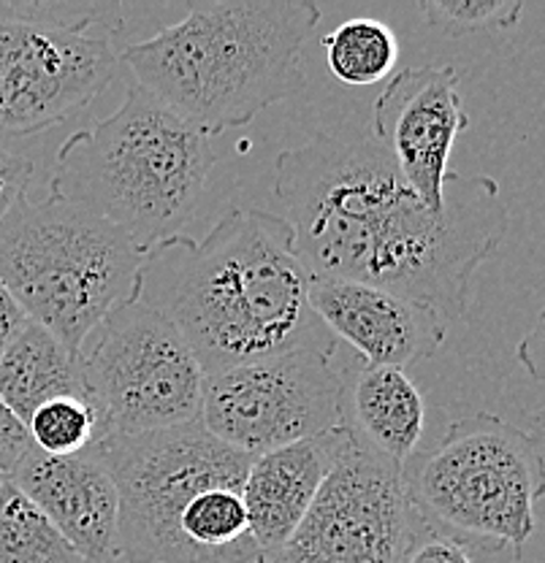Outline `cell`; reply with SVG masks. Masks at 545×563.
Returning a JSON list of instances; mask_svg holds the SVG:
<instances>
[{
  "instance_id": "d4e9b609",
  "label": "cell",
  "mask_w": 545,
  "mask_h": 563,
  "mask_svg": "<svg viewBox=\"0 0 545 563\" xmlns=\"http://www.w3.org/2000/svg\"><path fill=\"white\" fill-rule=\"evenodd\" d=\"M25 322L28 314L22 312L20 303L14 301V296H11V292L6 290L3 282H0V352L9 347L11 339L25 328Z\"/></svg>"
},
{
  "instance_id": "9a60e30c",
  "label": "cell",
  "mask_w": 545,
  "mask_h": 563,
  "mask_svg": "<svg viewBox=\"0 0 545 563\" xmlns=\"http://www.w3.org/2000/svg\"><path fill=\"white\" fill-rule=\"evenodd\" d=\"M348 439V428L339 426L250 461L242 498L261 559L288 542Z\"/></svg>"
},
{
  "instance_id": "277c9868",
  "label": "cell",
  "mask_w": 545,
  "mask_h": 563,
  "mask_svg": "<svg viewBox=\"0 0 545 563\" xmlns=\"http://www.w3.org/2000/svg\"><path fill=\"white\" fill-rule=\"evenodd\" d=\"M215 163L212 139L131 81L115 114L63 141L50 196L111 222L146 252L190 220Z\"/></svg>"
},
{
  "instance_id": "ac0fdd59",
  "label": "cell",
  "mask_w": 545,
  "mask_h": 563,
  "mask_svg": "<svg viewBox=\"0 0 545 563\" xmlns=\"http://www.w3.org/2000/svg\"><path fill=\"white\" fill-rule=\"evenodd\" d=\"M326 68L348 87H372L394 76L400 38L385 22L353 16L324 38Z\"/></svg>"
},
{
  "instance_id": "30bf717a",
  "label": "cell",
  "mask_w": 545,
  "mask_h": 563,
  "mask_svg": "<svg viewBox=\"0 0 545 563\" xmlns=\"http://www.w3.org/2000/svg\"><path fill=\"white\" fill-rule=\"evenodd\" d=\"M198 422L237 453H272L342 426V374L309 350L220 368L204 377Z\"/></svg>"
},
{
  "instance_id": "8fae6325",
  "label": "cell",
  "mask_w": 545,
  "mask_h": 563,
  "mask_svg": "<svg viewBox=\"0 0 545 563\" xmlns=\"http://www.w3.org/2000/svg\"><path fill=\"white\" fill-rule=\"evenodd\" d=\"M424 531L402 466L350 433L302 523L261 563H402Z\"/></svg>"
},
{
  "instance_id": "5b68a950",
  "label": "cell",
  "mask_w": 545,
  "mask_h": 563,
  "mask_svg": "<svg viewBox=\"0 0 545 563\" xmlns=\"http://www.w3.org/2000/svg\"><path fill=\"white\" fill-rule=\"evenodd\" d=\"M142 257L120 228L55 196H22L0 220V282L74 355L131 301Z\"/></svg>"
},
{
  "instance_id": "3957f363",
  "label": "cell",
  "mask_w": 545,
  "mask_h": 563,
  "mask_svg": "<svg viewBox=\"0 0 545 563\" xmlns=\"http://www.w3.org/2000/svg\"><path fill=\"white\" fill-rule=\"evenodd\" d=\"M320 22L309 0L190 3L185 20L120 52L133 81L215 139L253 122L302 81V49Z\"/></svg>"
},
{
  "instance_id": "8992f818",
  "label": "cell",
  "mask_w": 545,
  "mask_h": 563,
  "mask_svg": "<svg viewBox=\"0 0 545 563\" xmlns=\"http://www.w3.org/2000/svg\"><path fill=\"white\" fill-rule=\"evenodd\" d=\"M402 483L429 533L467 553L510 548L519 559L545 488L541 439L497 415H470L448 426L435 448L410 455Z\"/></svg>"
},
{
  "instance_id": "7402d4cb",
  "label": "cell",
  "mask_w": 545,
  "mask_h": 563,
  "mask_svg": "<svg viewBox=\"0 0 545 563\" xmlns=\"http://www.w3.org/2000/svg\"><path fill=\"white\" fill-rule=\"evenodd\" d=\"M33 179V163L28 157L17 155L9 146L0 144V220L9 214V209L28 196V185Z\"/></svg>"
},
{
  "instance_id": "7c38bea8",
  "label": "cell",
  "mask_w": 545,
  "mask_h": 563,
  "mask_svg": "<svg viewBox=\"0 0 545 563\" xmlns=\"http://www.w3.org/2000/svg\"><path fill=\"white\" fill-rule=\"evenodd\" d=\"M470 128L454 66H421L394 74L374 103V133L404 185L426 209L443 211L448 161Z\"/></svg>"
},
{
  "instance_id": "cb8c5ba5",
  "label": "cell",
  "mask_w": 545,
  "mask_h": 563,
  "mask_svg": "<svg viewBox=\"0 0 545 563\" xmlns=\"http://www.w3.org/2000/svg\"><path fill=\"white\" fill-rule=\"evenodd\" d=\"M402 563H472L470 553L450 539L424 531L407 550Z\"/></svg>"
},
{
  "instance_id": "7a4b0ae2",
  "label": "cell",
  "mask_w": 545,
  "mask_h": 563,
  "mask_svg": "<svg viewBox=\"0 0 545 563\" xmlns=\"http://www.w3.org/2000/svg\"><path fill=\"white\" fill-rule=\"evenodd\" d=\"M133 298L177 328L204 377L293 350H337L309 307L291 225L269 211L231 209L207 236L177 233L150 246Z\"/></svg>"
},
{
  "instance_id": "ffe728a7",
  "label": "cell",
  "mask_w": 545,
  "mask_h": 563,
  "mask_svg": "<svg viewBox=\"0 0 545 563\" xmlns=\"http://www.w3.org/2000/svg\"><path fill=\"white\" fill-rule=\"evenodd\" d=\"M31 444L44 455L72 457L101 439V420L85 396H57L44 401L25 422Z\"/></svg>"
},
{
  "instance_id": "e0dca14e",
  "label": "cell",
  "mask_w": 545,
  "mask_h": 563,
  "mask_svg": "<svg viewBox=\"0 0 545 563\" xmlns=\"http://www.w3.org/2000/svg\"><path fill=\"white\" fill-rule=\"evenodd\" d=\"M57 396H85L79 355L63 347L44 325L28 320L0 352V401L28 422L41 404Z\"/></svg>"
},
{
  "instance_id": "44dd1931",
  "label": "cell",
  "mask_w": 545,
  "mask_h": 563,
  "mask_svg": "<svg viewBox=\"0 0 545 563\" xmlns=\"http://www.w3.org/2000/svg\"><path fill=\"white\" fill-rule=\"evenodd\" d=\"M418 9L432 27L450 35L508 31L524 14L521 0H424Z\"/></svg>"
},
{
  "instance_id": "52a82bcc",
  "label": "cell",
  "mask_w": 545,
  "mask_h": 563,
  "mask_svg": "<svg viewBox=\"0 0 545 563\" xmlns=\"http://www.w3.org/2000/svg\"><path fill=\"white\" fill-rule=\"evenodd\" d=\"M117 488L115 563H174L177 526L201 490L244 479L253 457L218 442L198 420L96 444Z\"/></svg>"
},
{
  "instance_id": "4fadbf2b",
  "label": "cell",
  "mask_w": 545,
  "mask_h": 563,
  "mask_svg": "<svg viewBox=\"0 0 545 563\" xmlns=\"http://www.w3.org/2000/svg\"><path fill=\"white\" fill-rule=\"evenodd\" d=\"M309 307L363 366L404 368L439 352L448 322L426 303L353 279H309Z\"/></svg>"
},
{
  "instance_id": "603a6c76",
  "label": "cell",
  "mask_w": 545,
  "mask_h": 563,
  "mask_svg": "<svg viewBox=\"0 0 545 563\" xmlns=\"http://www.w3.org/2000/svg\"><path fill=\"white\" fill-rule=\"evenodd\" d=\"M28 448H31V437H28L25 422L0 401V474L3 477L14 472Z\"/></svg>"
},
{
  "instance_id": "484cf974",
  "label": "cell",
  "mask_w": 545,
  "mask_h": 563,
  "mask_svg": "<svg viewBox=\"0 0 545 563\" xmlns=\"http://www.w3.org/2000/svg\"><path fill=\"white\" fill-rule=\"evenodd\" d=\"M3 479H6V477H3V474H0V485H3Z\"/></svg>"
},
{
  "instance_id": "9c48e42d",
  "label": "cell",
  "mask_w": 545,
  "mask_h": 563,
  "mask_svg": "<svg viewBox=\"0 0 545 563\" xmlns=\"http://www.w3.org/2000/svg\"><path fill=\"white\" fill-rule=\"evenodd\" d=\"M81 385L101 437L198 420L204 372L177 328L139 298L120 303L79 350Z\"/></svg>"
},
{
  "instance_id": "ba28073f",
  "label": "cell",
  "mask_w": 545,
  "mask_h": 563,
  "mask_svg": "<svg viewBox=\"0 0 545 563\" xmlns=\"http://www.w3.org/2000/svg\"><path fill=\"white\" fill-rule=\"evenodd\" d=\"M98 11L0 3V144L72 120L120 68L109 33H92Z\"/></svg>"
},
{
  "instance_id": "d6986e66",
  "label": "cell",
  "mask_w": 545,
  "mask_h": 563,
  "mask_svg": "<svg viewBox=\"0 0 545 563\" xmlns=\"http://www.w3.org/2000/svg\"><path fill=\"white\" fill-rule=\"evenodd\" d=\"M0 563H81L66 537L9 477L0 485Z\"/></svg>"
},
{
  "instance_id": "5bb4252c",
  "label": "cell",
  "mask_w": 545,
  "mask_h": 563,
  "mask_svg": "<svg viewBox=\"0 0 545 563\" xmlns=\"http://www.w3.org/2000/svg\"><path fill=\"white\" fill-rule=\"evenodd\" d=\"M9 479L66 537L81 563H115L117 488L96 448L55 457L31 444Z\"/></svg>"
},
{
  "instance_id": "6da1fadb",
  "label": "cell",
  "mask_w": 545,
  "mask_h": 563,
  "mask_svg": "<svg viewBox=\"0 0 545 563\" xmlns=\"http://www.w3.org/2000/svg\"><path fill=\"white\" fill-rule=\"evenodd\" d=\"M274 196L309 279H353L461 320L480 263L508 233L494 176L445 179L432 211L404 185L374 136L318 133L274 161Z\"/></svg>"
},
{
  "instance_id": "2e32d148",
  "label": "cell",
  "mask_w": 545,
  "mask_h": 563,
  "mask_svg": "<svg viewBox=\"0 0 545 563\" xmlns=\"http://www.w3.org/2000/svg\"><path fill=\"white\" fill-rule=\"evenodd\" d=\"M342 426L363 448L404 466L418 453L426 401L404 368L361 366L342 374Z\"/></svg>"
}]
</instances>
